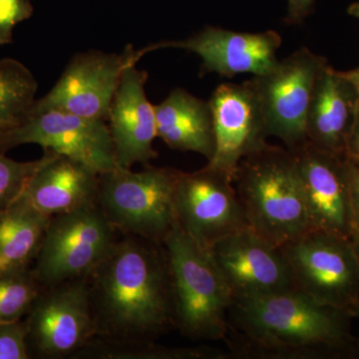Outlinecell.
I'll return each instance as SVG.
<instances>
[{
  "label": "cell",
  "instance_id": "obj_13",
  "mask_svg": "<svg viewBox=\"0 0 359 359\" xmlns=\"http://www.w3.org/2000/svg\"><path fill=\"white\" fill-rule=\"evenodd\" d=\"M290 151L306 201L309 230L351 240L353 221L348 157L323 150L309 140Z\"/></svg>",
  "mask_w": 359,
  "mask_h": 359
},
{
  "label": "cell",
  "instance_id": "obj_6",
  "mask_svg": "<svg viewBox=\"0 0 359 359\" xmlns=\"http://www.w3.org/2000/svg\"><path fill=\"white\" fill-rule=\"evenodd\" d=\"M119 237L97 203L51 217L33 271L43 287L88 278Z\"/></svg>",
  "mask_w": 359,
  "mask_h": 359
},
{
  "label": "cell",
  "instance_id": "obj_22",
  "mask_svg": "<svg viewBox=\"0 0 359 359\" xmlns=\"http://www.w3.org/2000/svg\"><path fill=\"white\" fill-rule=\"evenodd\" d=\"M73 359H231L230 351L209 346H166L157 340L113 342L93 339Z\"/></svg>",
  "mask_w": 359,
  "mask_h": 359
},
{
  "label": "cell",
  "instance_id": "obj_27",
  "mask_svg": "<svg viewBox=\"0 0 359 359\" xmlns=\"http://www.w3.org/2000/svg\"><path fill=\"white\" fill-rule=\"evenodd\" d=\"M25 320L0 323V359H29Z\"/></svg>",
  "mask_w": 359,
  "mask_h": 359
},
{
  "label": "cell",
  "instance_id": "obj_3",
  "mask_svg": "<svg viewBox=\"0 0 359 359\" xmlns=\"http://www.w3.org/2000/svg\"><path fill=\"white\" fill-rule=\"evenodd\" d=\"M233 185L248 226L283 248L309 230L308 211L292 153L269 145L241 161Z\"/></svg>",
  "mask_w": 359,
  "mask_h": 359
},
{
  "label": "cell",
  "instance_id": "obj_35",
  "mask_svg": "<svg viewBox=\"0 0 359 359\" xmlns=\"http://www.w3.org/2000/svg\"><path fill=\"white\" fill-rule=\"evenodd\" d=\"M355 161H358V162H359V161H358V160H355Z\"/></svg>",
  "mask_w": 359,
  "mask_h": 359
},
{
  "label": "cell",
  "instance_id": "obj_8",
  "mask_svg": "<svg viewBox=\"0 0 359 359\" xmlns=\"http://www.w3.org/2000/svg\"><path fill=\"white\" fill-rule=\"evenodd\" d=\"M23 320L30 358L73 359L96 335L88 278L42 287Z\"/></svg>",
  "mask_w": 359,
  "mask_h": 359
},
{
  "label": "cell",
  "instance_id": "obj_30",
  "mask_svg": "<svg viewBox=\"0 0 359 359\" xmlns=\"http://www.w3.org/2000/svg\"><path fill=\"white\" fill-rule=\"evenodd\" d=\"M347 157L359 161V108L347 143Z\"/></svg>",
  "mask_w": 359,
  "mask_h": 359
},
{
  "label": "cell",
  "instance_id": "obj_20",
  "mask_svg": "<svg viewBox=\"0 0 359 359\" xmlns=\"http://www.w3.org/2000/svg\"><path fill=\"white\" fill-rule=\"evenodd\" d=\"M157 137L173 150L195 152L207 158L216 151L214 119L209 101L176 88L155 105Z\"/></svg>",
  "mask_w": 359,
  "mask_h": 359
},
{
  "label": "cell",
  "instance_id": "obj_4",
  "mask_svg": "<svg viewBox=\"0 0 359 359\" xmlns=\"http://www.w3.org/2000/svg\"><path fill=\"white\" fill-rule=\"evenodd\" d=\"M164 245L171 269L176 330L193 341H224L235 297L209 249L187 235L177 222Z\"/></svg>",
  "mask_w": 359,
  "mask_h": 359
},
{
  "label": "cell",
  "instance_id": "obj_26",
  "mask_svg": "<svg viewBox=\"0 0 359 359\" xmlns=\"http://www.w3.org/2000/svg\"><path fill=\"white\" fill-rule=\"evenodd\" d=\"M32 14V0H0V47L13 43L14 28Z\"/></svg>",
  "mask_w": 359,
  "mask_h": 359
},
{
  "label": "cell",
  "instance_id": "obj_15",
  "mask_svg": "<svg viewBox=\"0 0 359 359\" xmlns=\"http://www.w3.org/2000/svg\"><path fill=\"white\" fill-rule=\"evenodd\" d=\"M282 42V36L275 30L238 32L208 26L188 39L158 42L137 52L141 59L151 51L183 49L202 58V74L216 73L231 78L250 73L255 76L266 72L278 62Z\"/></svg>",
  "mask_w": 359,
  "mask_h": 359
},
{
  "label": "cell",
  "instance_id": "obj_14",
  "mask_svg": "<svg viewBox=\"0 0 359 359\" xmlns=\"http://www.w3.org/2000/svg\"><path fill=\"white\" fill-rule=\"evenodd\" d=\"M235 299L266 297L297 290L282 248L249 226L209 248Z\"/></svg>",
  "mask_w": 359,
  "mask_h": 359
},
{
  "label": "cell",
  "instance_id": "obj_16",
  "mask_svg": "<svg viewBox=\"0 0 359 359\" xmlns=\"http://www.w3.org/2000/svg\"><path fill=\"white\" fill-rule=\"evenodd\" d=\"M209 103L216 151L208 165L233 179L241 161L269 145L263 110L250 80L219 85Z\"/></svg>",
  "mask_w": 359,
  "mask_h": 359
},
{
  "label": "cell",
  "instance_id": "obj_17",
  "mask_svg": "<svg viewBox=\"0 0 359 359\" xmlns=\"http://www.w3.org/2000/svg\"><path fill=\"white\" fill-rule=\"evenodd\" d=\"M148 72L136 65L123 71L111 104L109 127L117 167L132 169L135 164L149 166L158 157L153 148L157 138L155 105L148 100L145 86Z\"/></svg>",
  "mask_w": 359,
  "mask_h": 359
},
{
  "label": "cell",
  "instance_id": "obj_25",
  "mask_svg": "<svg viewBox=\"0 0 359 359\" xmlns=\"http://www.w3.org/2000/svg\"><path fill=\"white\" fill-rule=\"evenodd\" d=\"M45 160L44 153L39 160L18 162L6 157V153L0 151V212L20 199L30 179Z\"/></svg>",
  "mask_w": 359,
  "mask_h": 359
},
{
  "label": "cell",
  "instance_id": "obj_34",
  "mask_svg": "<svg viewBox=\"0 0 359 359\" xmlns=\"http://www.w3.org/2000/svg\"><path fill=\"white\" fill-rule=\"evenodd\" d=\"M355 314H358V316H359V308L358 309V311H356Z\"/></svg>",
  "mask_w": 359,
  "mask_h": 359
},
{
  "label": "cell",
  "instance_id": "obj_9",
  "mask_svg": "<svg viewBox=\"0 0 359 359\" xmlns=\"http://www.w3.org/2000/svg\"><path fill=\"white\" fill-rule=\"evenodd\" d=\"M327 60L302 47L261 75L252 78L269 136H276L289 150L306 138L309 105L321 70Z\"/></svg>",
  "mask_w": 359,
  "mask_h": 359
},
{
  "label": "cell",
  "instance_id": "obj_11",
  "mask_svg": "<svg viewBox=\"0 0 359 359\" xmlns=\"http://www.w3.org/2000/svg\"><path fill=\"white\" fill-rule=\"evenodd\" d=\"M174 204L177 224L207 249L249 226L233 179L208 164L193 173L180 172Z\"/></svg>",
  "mask_w": 359,
  "mask_h": 359
},
{
  "label": "cell",
  "instance_id": "obj_29",
  "mask_svg": "<svg viewBox=\"0 0 359 359\" xmlns=\"http://www.w3.org/2000/svg\"><path fill=\"white\" fill-rule=\"evenodd\" d=\"M316 0H287L285 21L289 25H302L313 11Z\"/></svg>",
  "mask_w": 359,
  "mask_h": 359
},
{
  "label": "cell",
  "instance_id": "obj_12",
  "mask_svg": "<svg viewBox=\"0 0 359 359\" xmlns=\"http://www.w3.org/2000/svg\"><path fill=\"white\" fill-rule=\"evenodd\" d=\"M25 144H37L44 151L83 163L100 174L117 167L112 137L104 120L48 110L28 116L20 126L0 135L1 152Z\"/></svg>",
  "mask_w": 359,
  "mask_h": 359
},
{
  "label": "cell",
  "instance_id": "obj_10",
  "mask_svg": "<svg viewBox=\"0 0 359 359\" xmlns=\"http://www.w3.org/2000/svg\"><path fill=\"white\" fill-rule=\"evenodd\" d=\"M139 60L132 45L120 54L99 50L75 54L53 88L35 100L29 115L60 110L107 122L123 71Z\"/></svg>",
  "mask_w": 359,
  "mask_h": 359
},
{
  "label": "cell",
  "instance_id": "obj_21",
  "mask_svg": "<svg viewBox=\"0 0 359 359\" xmlns=\"http://www.w3.org/2000/svg\"><path fill=\"white\" fill-rule=\"evenodd\" d=\"M49 221L25 194L0 212V273L32 268Z\"/></svg>",
  "mask_w": 359,
  "mask_h": 359
},
{
  "label": "cell",
  "instance_id": "obj_5",
  "mask_svg": "<svg viewBox=\"0 0 359 359\" xmlns=\"http://www.w3.org/2000/svg\"><path fill=\"white\" fill-rule=\"evenodd\" d=\"M179 170L149 165L140 172L116 167L99 176L97 205L122 235L164 244L176 223Z\"/></svg>",
  "mask_w": 359,
  "mask_h": 359
},
{
  "label": "cell",
  "instance_id": "obj_31",
  "mask_svg": "<svg viewBox=\"0 0 359 359\" xmlns=\"http://www.w3.org/2000/svg\"><path fill=\"white\" fill-rule=\"evenodd\" d=\"M342 73L353 84L355 89L358 90L359 95V67L356 68V69L346 71V72Z\"/></svg>",
  "mask_w": 359,
  "mask_h": 359
},
{
  "label": "cell",
  "instance_id": "obj_1",
  "mask_svg": "<svg viewBox=\"0 0 359 359\" xmlns=\"http://www.w3.org/2000/svg\"><path fill=\"white\" fill-rule=\"evenodd\" d=\"M94 339L158 340L176 330L171 269L164 244L122 235L88 276Z\"/></svg>",
  "mask_w": 359,
  "mask_h": 359
},
{
  "label": "cell",
  "instance_id": "obj_24",
  "mask_svg": "<svg viewBox=\"0 0 359 359\" xmlns=\"http://www.w3.org/2000/svg\"><path fill=\"white\" fill-rule=\"evenodd\" d=\"M42 287L32 268L0 273V323L22 320Z\"/></svg>",
  "mask_w": 359,
  "mask_h": 359
},
{
  "label": "cell",
  "instance_id": "obj_7",
  "mask_svg": "<svg viewBox=\"0 0 359 359\" xmlns=\"http://www.w3.org/2000/svg\"><path fill=\"white\" fill-rule=\"evenodd\" d=\"M282 250L297 290L320 304L356 313L359 269L351 240L309 230Z\"/></svg>",
  "mask_w": 359,
  "mask_h": 359
},
{
  "label": "cell",
  "instance_id": "obj_18",
  "mask_svg": "<svg viewBox=\"0 0 359 359\" xmlns=\"http://www.w3.org/2000/svg\"><path fill=\"white\" fill-rule=\"evenodd\" d=\"M359 108L358 90L341 71L321 70L309 105L306 138L323 150L347 156V143Z\"/></svg>",
  "mask_w": 359,
  "mask_h": 359
},
{
  "label": "cell",
  "instance_id": "obj_33",
  "mask_svg": "<svg viewBox=\"0 0 359 359\" xmlns=\"http://www.w3.org/2000/svg\"><path fill=\"white\" fill-rule=\"evenodd\" d=\"M351 244H353V248L354 250V255H355L356 262H358V269H359V237L358 236H355L351 238Z\"/></svg>",
  "mask_w": 359,
  "mask_h": 359
},
{
  "label": "cell",
  "instance_id": "obj_2",
  "mask_svg": "<svg viewBox=\"0 0 359 359\" xmlns=\"http://www.w3.org/2000/svg\"><path fill=\"white\" fill-rule=\"evenodd\" d=\"M299 290L235 299L226 341L231 359H316L349 346L346 316Z\"/></svg>",
  "mask_w": 359,
  "mask_h": 359
},
{
  "label": "cell",
  "instance_id": "obj_28",
  "mask_svg": "<svg viewBox=\"0 0 359 359\" xmlns=\"http://www.w3.org/2000/svg\"><path fill=\"white\" fill-rule=\"evenodd\" d=\"M351 181V208H353V237H359V162L348 158Z\"/></svg>",
  "mask_w": 359,
  "mask_h": 359
},
{
  "label": "cell",
  "instance_id": "obj_23",
  "mask_svg": "<svg viewBox=\"0 0 359 359\" xmlns=\"http://www.w3.org/2000/svg\"><path fill=\"white\" fill-rule=\"evenodd\" d=\"M39 82L32 71L13 58L0 60V135L27 119Z\"/></svg>",
  "mask_w": 359,
  "mask_h": 359
},
{
  "label": "cell",
  "instance_id": "obj_32",
  "mask_svg": "<svg viewBox=\"0 0 359 359\" xmlns=\"http://www.w3.org/2000/svg\"><path fill=\"white\" fill-rule=\"evenodd\" d=\"M347 13L359 20V1L353 2L347 8Z\"/></svg>",
  "mask_w": 359,
  "mask_h": 359
},
{
  "label": "cell",
  "instance_id": "obj_19",
  "mask_svg": "<svg viewBox=\"0 0 359 359\" xmlns=\"http://www.w3.org/2000/svg\"><path fill=\"white\" fill-rule=\"evenodd\" d=\"M44 153L46 160L23 193L28 200L50 218L95 204L100 173L66 156Z\"/></svg>",
  "mask_w": 359,
  "mask_h": 359
}]
</instances>
